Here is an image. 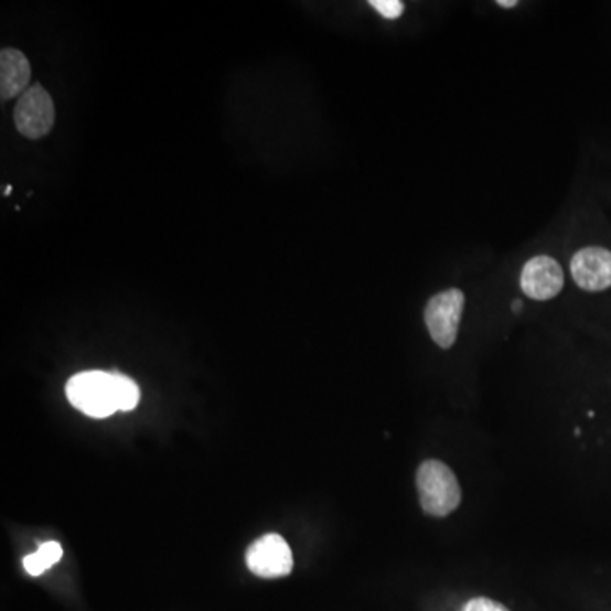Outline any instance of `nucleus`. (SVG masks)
I'll return each instance as SVG.
<instances>
[{
	"mask_svg": "<svg viewBox=\"0 0 611 611\" xmlns=\"http://www.w3.org/2000/svg\"><path fill=\"white\" fill-rule=\"evenodd\" d=\"M417 490L425 515L443 518L461 505V484L449 465L437 459L421 462L417 471Z\"/></svg>",
	"mask_w": 611,
	"mask_h": 611,
	"instance_id": "f257e3e1",
	"label": "nucleus"
},
{
	"mask_svg": "<svg viewBox=\"0 0 611 611\" xmlns=\"http://www.w3.org/2000/svg\"><path fill=\"white\" fill-rule=\"evenodd\" d=\"M67 398L74 408L90 418H107L119 411L115 373L89 371L67 383Z\"/></svg>",
	"mask_w": 611,
	"mask_h": 611,
	"instance_id": "f03ea898",
	"label": "nucleus"
},
{
	"mask_svg": "<svg viewBox=\"0 0 611 611\" xmlns=\"http://www.w3.org/2000/svg\"><path fill=\"white\" fill-rule=\"evenodd\" d=\"M464 306L465 294L457 288L431 296L425 306V326L431 340L443 351H449L457 342Z\"/></svg>",
	"mask_w": 611,
	"mask_h": 611,
	"instance_id": "7ed1b4c3",
	"label": "nucleus"
},
{
	"mask_svg": "<svg viewBox=\"0 0 611 611\" xmlns=\"http://www.w3.org/2000/svg\"><path fill=\"white\" fill-rule=\"evenodd\" d=\"M15 128L30 140L46 137L55 125V106L43 85L34 84L19 97L14 109Z\"/></svg>",
	"mask_w": 611,
	"mask_h": 611,
	"instance_id": "20e7f679",
	"label": "nucleus"
},
{
	"mask_svg": "<svg viewBox=\"0 0 611 611\" xmlns=\"http://www.w3.org/2000/svg\"><path fill=\"white\" fill-rule=\"evenodd\" d=\"M247 566L258 578H283L291 575L294 557L288 542L280 535L269 534L248 547Z\"/></svg>",
	"mask_w": 611,
	"mask_h": 611,
	"instance_id": "39448f33",
	"label": "nucleus"
},
{
	"mask_svg": "<svg viewBox=\"0 0 611 611\" xmlns=\"http://www.w3.org/2000/svg\"><path fill=\"white\" fill-rule=\"evenodd\" d=\"M564 288V270L550 255H535L519 272V289L534 301H550Z\"/></svg>",
	"mask_w": 611,
	"mask_h": 611,
	"instance_id": "423d86ee",
	"label": "nucleus"
},
{
	"mask_svg": "<svg viewBox=\"0 0 611 611\" xmlns=\"http://www.w3.org/2000/svg\"><path fill=\"white\" fill-rule=\"evenodd\" d=\"M571 276L582 291H607L611 288V251L601 247L576 251L571 258Z\"/></svg>",
	"mask_w": 611,
	"mask_h": 611,
	"instance_id": "0eeeda50",
	"label": "nucleus"
},
{
	"mask_svg": "<svg viewBox=\"0 0 611 611\" xmlns=\"http://www.w3.org/2000/svg\"><path fill=\"white\" fill-rule=\"evenodd\" d=\"M31 81V65L23 52L4 49L0 52V99L11 100L28 90Z\"/></svg>",
	"mask_w": 611,
	"mask_h": 611,
	"instance_id": "6e6552de",
	"label": "nucleus"
},
{
	"mask_svg": "<svg viewBox=\"0 0 611 611\" xmlns=\"http://www.w3.org/2000/svg\"><path fill=\"white\" fill-rule=\"evenodd\" d=\"M63 557L62 545L58 542L50 540L40 545V549L36 553L30 554L24 557L23 566L30 576H41L43 572L49 571L50 567L60 562Z\"/></svg>",
	"mask_w": 611,
	"mask_h": 611,
	"instance_id": "1a4fd4ad",
	"label": "nucleus"
},
{
	"mask_svg": "<svg viewBox=\"0 0 611 611\" xmlns=\"http://www.w3.org/2000/svg\"><path fill=\"white\" fill-rule=\"evenodd\" d=\"M116 396H118L119 411H131L140 403V387L131 377L115 373Z\"/></svg>",
	"mask_w": 611,
	"mask_h": 611,
	"instance_id": "9d476101",
	"label": "nucleus"
},
{
	"mask_svg": "<svg viewBox=\"0 0 611 611\" xmlns=\"http://www.w3.org/2000/svg\"><path fill=\"white\" fill-rule=\"evenodd\" d=\"M368 6L374 11L379 12L383 18L390 19V21L401 18L403 12H405V4L399 2V0H371Z\"/></svg>",
	"mask_w": 611,
	"mask_h": 611,
	"instance_id": "9b49d317",
	"label": "nucleus"
},
{
	"mask_svg": "<svg viewBox=\"0 0 611 611\" xmlns=\"http://www.w3.org/2000/svg\"><path fill=\"white\" fill-rule=\"evenodd\" d=\"M462 611H510L508 608L497 603V601L490 600V598L479 597L472 598L471 601L465 603Z\"/></svg>",
	"mask_w": 611,
	"mask_h": 611,
	"instance_id": "f8f14e48",
	"label": "nucleus"
},
{
	"mask_svg": "<svg viewBox=\"0 0 611 611\" xmlns=\"http://www.w3.org/2000/svg\"><path fill=\"white\" fill-rule=\"evenodd\" d=\"M497 6L503 9H512L518 6V2L516 0H497Z\"/></svg>",
	"mask_w": 611,
	"mask_h": 611,
	"instance_id": "ddd939ff",
	"label": "nucleus"
}]
</instances>
